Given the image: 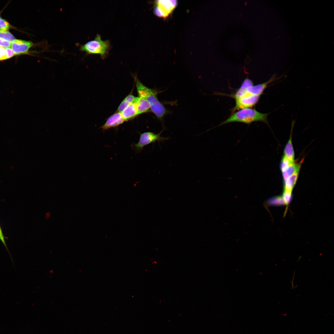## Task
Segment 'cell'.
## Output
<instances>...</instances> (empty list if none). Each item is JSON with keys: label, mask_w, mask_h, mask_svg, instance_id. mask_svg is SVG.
<instances>
[{"label": "cell", "mask_w": 334, "mask_h": 334, "mask_svg": "<svg viewBox=\"0 0 334 334\" xmlns=\"http://www.w3.org/2000/svg\"><path fill=\"white\" fill-rule=\"evenodd\" d=\"M280 78H276V76L274 75L268 81L255 85L250 79H245L235 93L230 96L235 101V105L232 109V113L237 110L254 106L268 85Z\"/></svg>", "instance_id": "cell-1"}, {"label": "cell", "mask_w": 334, "mask_h": 334, "mask_svg": "<svg viewBox=\"0 0 334 334\" xmlns=\"http://www.w3.org/2000/svg\"><path fill=\"white\" fill-rule=\"evenodd\" d=\"M135 79L139 97L144 98L148 102L151 111L158 119L161 121L169 111L159 101L157 97L159 92L146 87L136 77Z\"/></svg>", "instance_id": "cell-2"}, {"label": "cell", "mask_w": 334, "mask_h": 334, "mask_svg": "<svg viewBox=\"0 0 334 334\" xmlns=\"http://www.w3.org/2000/svg\"><path fill=\"white\" fill-rule=\"evenodd\" d=\"M270 113H261L252 108L243 109L233 113L228 118L217 126L233 122L249 124L254 122H262L268 125L267 117Z\"/></svg>", "instance_id": "cell-3"}, {"label": "cell", "mask_w": 334, "mask_h": 334, "mask_svg": "<svg viewBox=\"0 0 334 334\" xmlns=\"http://www.w3.org/2000/svg\"><path fill=\"white\" fill-rule=\"evenodd\" d=\"M110 48L109 41L102 40L101 36L97 34L94 40L81 45L80 49L87 54H99L102 58L104 59L108 54Z\"/></svg>", "instance_id": "cell-4"}, {"label": "cell", "mask_w": 334, "mask_h": 334, "mask_svg": "<svg viewBox=\"0 0 334 334\" xmlns=\"http://www.w3.org/2000/svg\"><path fill=\"white\" fill-rule=\"evenodd\" d=\"M164 131V129H163L159 133L157 134L150 131L140 133L138 142L136 143L132 144L131 147L136 152H139L142 151L144 146L150 144H154L156 142H158L160 144V143L169 140L170 138L169 137H165L161 136Z\"/></svg>", "instance_id": "cell-5"}, {"label": "cell", "mask_w": 334, "mask_h": 334, "mask_svg": "<svg viewBox=\"0 0 334 334\" xmlns=\"http://www.w3.org/2000/svg\"><path fill=\"white\" fill-rule=\"evenodd\" d=\"M155 3V14L159 17L166 18L173 11L177 2L176 0H158Z\"/></svg>", "instance_id": "cell-6"}, {"label": "cell", "mask_w": 334, "mask_h": 334, "mask_svg": "<svg viewBox=\"0 0 334 334\" xmlns=\"http://www.w3.org/2000/svg\"><path fill=\"white\" fill-rule=\"evenodd\" d=\"M34 45L31 41L15 39L11 42V48L15 55L26 54Z\"/></svg>", "instance_id": "cell-7"}, {"label": "cell", "mask_w": 334, "mask_h": 334, "mask_svg": "<svg viewBox=\"0 0 334 334\" xmlns=\"http://www.w3.org/2000/svg\"><path fill=\"white\" fill-rule=\"evenodd\" d=\"M125 121L120 113L117 112L110 116L101 128L103 130L117 127Z\"/></svg>", "instance_id": "cell-8"}, {"label": "cell", "mask_w": 334, "mask_h": 334, "mask_svg": "<svg viewBox=\"0 0 334 334\" xmlns=\"http://www.w3.org/2000/svg\"><path fill=\"white\" fill-rule=\"evenodd\" d=\"M120 113L125 121L134 118L138 115L135 103L130 104Z\"/></svg>", "instance_id": "cell-9"}, {"label": "cell", "mask_w": 334, "mask_h": 334, "mask_svg": "<svg viewBox=\"0 0 334 334\" xmlns=\"http://www.w3.org/2000/svg\"><path fill=\"white\" fill-rule=\"evenodd\" d=\"M135 103L136 104L138 115L146 113L151 110L149 103L143 97H137Z\"/></svg>", "instance_id": "cell-10"}, {"label": "cell", "mask_w": 334, "mask_h": 334, "mask_svg": "<svg viewBox=\"0 0 334 334\" xmlns=\"http://www.w3.org/2000/svg\"><path fill=\"white\" fill-rule=\"evenodd\" d=\"M300 168L297 169L290 177L284 182V191L292 192L295 185L299 174Z\"/></svg>", "instance_id": "cell-11"}, {"label": "cell", "mask_w": 334, "mask_h": 334, "mask_svg": "<svg viewBox=\"0 0 334 334\" xmlns=\"http://www.w3.org/2000/svg\"><path fill=\"white\" fill-rule=\"evenodd\" d=\"M302 162L295 163L294 161L292 162L285 169L281 170L284 182L298 168H300Z\"/></svg>", "instance_id": "cell-12"}, {"label": "cell", "mask_w": 334, "mask_h": 334, "mask_svg": "<svg viewBox=\"0 0 334 334\" xmlns=\"http://www.w3.org/2000/svg\"><path fill=\"white\" fill-rule=\"evenodd\" d=\"M292 134L284 150L283 156L291 161H294L295 154L292 140Z\"/></svg>", "instance_id": "cell-13"}, {"label": "cell", "mask_w": 334, "mask_h": 334, "mask_svg": "<svg viewBox=\"0 0 334 334\" xmlns=\"http://www.w3.org/2000/svg\"><path fill=\"white\" fill-rule=\"evenodd\" d=\"M15 55L11 48H5L0 46V60L9 58Z\"/></svg>", "instance_id": "cell-14"}, {"label": "cell", "mask_w": 334, "mask_h": 334, "mask_svg": "<svg viewBox=\"0 0 334 334\" xmlns=\"http://www.w3.org/2000/svg\"><path fill=\"white\" fill-rule=\"evenodd\" d=\"M0 38L11 43L16 39L13 35L8 31L0 30Z\"/></svg>", "instance_id": "cell-15"}, {"label": "cell", "mask_w": 334, "mask_h": 334, "mask_svg": "<svg viewBox=\"0 0 334 334\" xmlns=\"http://www.w3.org/2000/svg\"><path fill=\"white\" fill-rule=\"evenodd\" d=\"M293 162L294 161H290L287 158L283 156L281 161L280 165L281 170H282L285 169Z\"/></svg>", "instance_id": "cell-16"}, {"label": "cell", "mask_w": 334, "mask_h": 334, "mask_svg": "<svg viewBox=\"0 0 334 334\" xmlns=\"http://www.w3.org/2000/svg\"><path fill=\"white\" fill-rule=\"evenodd\" d=\"M10 27L9 23L0 16V30L8 31Z\"/></svg>", "instance_id": "cell-17"}, {"label": "cell", "mask_w": 334, "mask_h": 334, "mask_svg": "<svg viewBox=\"0 0 334 334\" xmlns=\"http://www.w3.org/2000/svg\"><path fill=\"white\" fill-rule=\"evenodd\" d=\"M137 97L134 96L132 94H129L124 99L129 104L134 103Z\"/></svg>", "instance_id": "cell-18"}, {"label": "cell", "mask_w": 334, "mask_h": 334, "mask_svg": "<svg viewBox=\"0 0 334 334\" xmlns=\"http://www.w3.org/2000/svg\"><path fill=\"white\" fill-rule=\"evenodd\" d=\"M129 105L130 104L128 103L124 99L121 103L118 108V112L120 113L121 112Z\"/></svg>", "instance_id": "cell-19"}, {"label": "cell", "mask_w": 334, "mask_h": 334, "mask_svg": "<svg viewBox=\"0 0 334 334\" xmlns=\"http://www.w3.org/2000/svg\"><path fill=\"white\" fill-rule=\"evenodd\" d=\"M11 43L0 38V46L5 48H11Z\"/></svg>", "instance_id": "cell-20"}, {"label": "cell", "mask_w": 334, "mask_h": 334, "mask_svg": "<svg viewBox=\"0 0 334 334\" xmlns=\"http://www.w3.org/2000/svg\"><path fill=\"white\" fill-rule=\"evenodd\" d=\"M5 239H7L3 235L2 230L0 225V240L5 247L6 249L8 251L5 242Z\"/></svg>", "instance_id": "cell-21"}, {"label": "cell", "mask_w": 334, "mask_h": 334, "mask_svg": "<svg viewBox=\"0 0 334 334\" xmlns=\"http://www.w3.org/2000/svg\"><path fill=\"white\" fill-rule=\"evenodd\" d=\"M50 213L49 212H47L45 214V217L46 219H48L50 217Z\"/></svg>", "instance_id": "cell-22"}]
</instances>
